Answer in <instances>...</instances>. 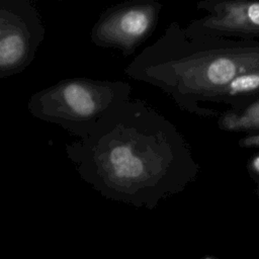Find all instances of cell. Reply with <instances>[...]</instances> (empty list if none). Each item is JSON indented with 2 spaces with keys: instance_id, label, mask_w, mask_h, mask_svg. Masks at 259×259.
Masks as SVG:
<instances>
[{
  "instance_id": "obj_1",
  "label": "cell",
  "mask_w": 259,
  "mask_h": 259,
  "mask_svg": "<svg viewBox=\"0 0 259 259\" xmlns=\"http://www.w3.org/2000/svg\"><path fill=\"white\" fill-rule=\"evenodd\" d=\"M154 114L139 100L105 114L89 135L66 146L69 160L103 197L142 205L151 202L163 171Z\"/></svg>"
},
{
  "instance_id": "obj_2",
  "label": "cell",
  "mask_w": 259,
  "mask_h": 259,
  "mask_svg": "<svg viewBox=\"0 0 259 259\" xmlns=\"http://www.w3.org/2000/svg\"><path fill=\"white\" fill-rule=\"evenodd\" d=\"M131 91L124 81L70 78L32 94L27 108L32 116L84 139L99 119L130 99Z\"/></svg>"
},
{
  "instance_id": "obj_3",
  "label": "cell",
  "mask_w": 259,
  "mask_h": 259,
  "mask_svg": "<svg viewBox=\"0 0 259 259\" xmlns=\"http://www.w3.org/2000/svg\"><path fill=\"white\" fill-rule=\"evenodd\" d=\"M46 28L29 0H0V78L23 72L34 60Z\"/></svg>"
},
{
  "instance_id": "obj_4",
  "label": "cell",
  "mask_w": 259,
  "mask_h": 259,
  "mask_svg": "<svg viewBox=\"0 0 259 259\" xmlns=\"http://www.w3.org/2000/svg\"><path fill=\"white\" fill-rule=\"evenodd\" d=\"M158 5L146 0L124 1L106 8L94 23L91 41L104 49H114L130 57L151 33Z\"/></svg>"
},
{
  "instance_id": "obj_5",
  "label": "cell",
  "mask_w": 259,
  "mask_h": 259,
  "mask_svg": "<svg viewBox=\"0 0 259 259\" xmlns=\"http://www.w3.org/2000/svg\"><path fill=\"white\" fill-rule=\"evenodd\" d=\"M206 75L208 80L213 84H227L236 75V65L226 58L217 59L208 66Z\"/></svg>"
},
{
  "instance_id": "obj_6",
  "label": "cell",
  "mask_w": 259,
  "mask_h": 259,
  "mask_svg": "<svg viewBox=\"0 0 259 259\" xmlns=\"http://www.w3.org/2000/svg\"><path fill=\"white\" fill-rule=\"evenodd\" d=\"M257 87H259V75L255 74L243 75L231 82V91L233 93L250 91Z\"/></svg>"
},
{
  "instance_id": "obj_7",
  "label": "cell",
  "mask_w": 259,
  "mask_h": 259,
  "mask_svg": "<svg viewBox=\"0 0 259 259\" xmlns=\"http://www.w3.org/2000/svg\"><path fill=\"white\" fill-rule=\"evenodd\" d=\"M237 123L240 126L259 125V105L250 109L242 118L237 120Z\"/></svg>"
},
{
  "instance_id": "obj_8",
  "label": "cell",
  "mask_w": 259,
  "mask_h": 259,
  "mask_svg": "<svg viewBox=\"0 0 259 259\" xmlns=\"http://www.w3.org/2000/svg\"><path fill=\"white\" fill-rule=\"evenodd\" d=\"M249 19L254 23L259 25V3H253L248 8Z\"/></svg>"
},
{
  "instance_id": "obj_9",
  "label": "cell",
  "mask_w": 259,
  "mask_h": 259,
  "mask_svg": "<svg viewBox=\"0 0 259 259\" xmlns=\"http://www.w3.org/2000/svg\"><path fill=\"white\" fill-rule=\"evenodd\" d=\"M253 167H254L257 171H259V157H257V158L254 159V161H253Z\"/></svg>"
}]
</instances>
